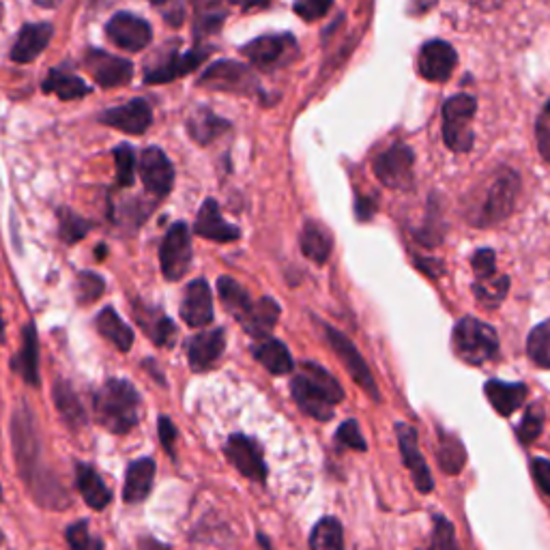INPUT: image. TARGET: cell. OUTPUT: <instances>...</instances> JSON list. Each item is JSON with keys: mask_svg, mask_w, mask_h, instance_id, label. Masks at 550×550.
Here are the masks:
<instances>
[{"mask_svg": "<svg viewBox=\"0 0 550 550\" xmlns=\"http://www.w3.org/2000/svg\"><path fill=\"white\" fill-rule=\"evenodd\" d=\"M93 228V224L89 220H84L78 213L69 211V209H61L59 211V235L65 243H76L80 239H84L89 235V230Z\"/></svg>", "mask_w": 550, "mask_h": 550, "instance_id": "b9f144b4", "label": "cell"}, {"mask_svg": "<svg viewBox=\"0 0 550 550\" xmlns=\"http://www.w3.org/2000/svg\"><path fill=\"white\" fill-rule=\"evenodd\" d=\"M256 361L263 368H267L271 374L275 376H282V374H288L293 370L295 361H293V355L291 351L286 349V344L275 340V338H267L260 344H256L252 349Z\"/></svg>", "mask_w": 550, "mask_h": 550, "instance_id": "1f68e13d", "label": "cell"}, {"mask_svg": "<svg viewBox=\"0 0 550 550\" xmlns=\"http://www.w3.org/2000/svg\"><path fill=\"white\" fill-rule=\"evenodd\" d=\"M136 546H138V550H172L168 544L153 538V535H140Z\"/></svg>", "mask_w": 550, "mask_h": 550, "instance_id": "11a10c76", "label": "cell"}, {"mask_svg": "<svg viewBox=\"0 0 550 550\" xmlns=\"http://www.w3.org/2000/svg\"><path fill=\"white\" fill-rule=\"evenodd\" d=\"M0 501H3V492H0Z\"/></svg>", "mask_w": 550, "mask_h": 550, "instance_id": "94428289", "label": "cell"}, {"mask_svg": "<svg viewBox=\"0 0 550 550\" xmlns=\"http://www.w3.org/2000/svg\"><path fill=\"white\" fill-rule=\"evenodd\" d=\"M52 33H54V26L50 22H35V24L22 26L18 39L11 48V61L20 65L33 63L37 56L48 48Z\"/></svg>", "mask_w": 550, "mask_h": 550, "instance_id": "603a6c76", "label": "cell"}, {"mask_svg": "<svg viewBox=\"0 0 550 550\" xmlns=\"http://www.w3.org/2000/svg\"><path fill=\"white\" fill-rule=\"evenodd\" d=\"M520 190V177L512 168H501L486 187L484 200H480L477 211L471 215L473 226H492L508 220L516 207Z\"/></svg>", "mask_w": 550, "mask_h": 550, "instance_id": "277c9868", "label": "cell"}, {"mask_svg": "<svg viewBox=\"0 0 550 550\" xmlns=\"http://www.w3.org/2000/svg\"><path fill=\"white\" fill-rule=\"evenodd\" d=\"M542 428H544V413H542L540 404H535V407L527 409L523 422H520V426H518V439L525 445H529L540 437Z\"/></svg>", "mask_w": 550, "mask_h": 550, "instance_id": "f6af8a7d", "label": "cell"}, {"mask_svg": "<svg viewBox=\"0 0 550 550\" xmlns=\"http://www.w3.org/2000/svg\"><path fill=\"white\" fill-rule=\"evenodd\" d=\"M159 265L168 282H177L192 267V235L185 222H175L159 248Z\"/></svg>", "mask_w": 550, "mask_h": 550, "instance_id": "ba28073f", "label": "cell"}, {"mask_svg": "<svg viewBox=\"0 0 550 550\" xmlns=\"http://www.w3.org/2000/svg\"><path fill=\"white\" fill-rule=\"evenodd\" d=\"M226 18V13L224 11H215V7L211 9V13H205V16H200L196 20V37H205L209 33H215V31H220V26Z\"/></svg>", "mask_w": 550, "mask_h": 550, "instance_id": "f5cc1de1", "label": "cell"}, {"mask_svg": "<svg viewBox=\"0 0 550 550\" xmlns=\"http://www.w3.org/2000/svg\"><path fill=\"white\" fill-rule=\"evenodd\" d=\"M428 550H456L454 527L447 518L434 516V533Z\"/></svg>", "mask_w": 550, "mask_h": 550, "instance_id": "bcb514c9", "label": "cell"}, {"mask_svg": "<svg viewBox=\"0 0 550 550\" xmlns=\"http://www.w3.org/2000/svg\"><path fill=\"white\" fill-rule=\"evenodd\" d=\"M198 86L235 95H252L258 91V80L248 65L237 61H217L198 78Z\"/></svg>", "mask_w": 550, "mask_h": 550, "instance_id": "9c48e42d", "label": "cell"}, {"mask_svg": "<svg viewBox=\"0 0 550 550\" xmlns=\"http://www.w3.org/2000/svg\"><path fill=\"white\" fill-rule=\"evenodd\" d=\"M155 460L153 458H138L125 471L123 484V501L127 505H140L149 499L153 482H155Z\"/></svg>", "mask_w": 550, "mask_h": 550, "instance_id": "cb8c5ba5", "label": "cell"}, {"mask_svg": "<svg viewBox=\"0 0 550 550\" xmlns=\"http://www.w3.org/2000/svg\"><path fill=\"white\" fill-rule=\"evenodd\" d=\"M334 250V241H331L329 230L323 228L318 222H308L303 226L301 233V252L310 258L316 265H325L327 258Z\"/></svg>", "mask_w": 550, "mask_h": 550, "instance_id": "e575fe53", "label": "cell"}, {"mask_svg": "<svg viewBox=\"0 0 550 550\" xmlns=\"http://www.w3.org/2000/svg\"><path fill=\"white\" fill-rule=\"evenodd\" d=\"M437 458H439L441 469L447 475H458L462 471V467H465V462H467V450H465V445H462L454 437V434L441 432V443H439Z\"/></svg>", "mask_w": 550, "mask_h": 550, "instance_id": "74e56055", "label": "cell"}, {"mask_svg": "<svg viewBox=\"0 0 550 550\" xmlns=\"http://www.w3.org/2000/svg\"><path fill=\"white\" fill-rule=\"evenodd\" d=\"M224 454L228 458L230 465H233L243 477H248L250 482L256 484H267V462L263 447H260L254 439L245 437V434H233L228 437Z\"/></svg>", "mask_w": 550, "mask_h": 550, "instance_id": "8fae6325", "label": "cell"}, {"mask_svg": "<svg viewBox=\"0 0 550 550\" xmlns=\"http://www.w3.org/2000/svg\"><path fill=\"white\" fill-rule=\"evenodd\" d=\"M258 542H260V546H263L265 550H271V544H269V538H265V535H263V533H258Z\"/></svg>", "mask_w": 550, "mask_h": 550, "instance_id": "6f0895ef", "label": "cell"}, {"mask_svg": "<svg viewBox=\"0 0 550 550\" xmlns=\"http://www.w3.org/2000/svg\"><path fill=\"white\" fill-rule=\"evenodd\" d=\"M325 329V336L331 344V349H334V353L340 357V361L344 364V368L349 370V374L353 376V381L364 389V392L379 402L381 400V392H379V385L374 383L372 379V372L368 368V364L364 361V357H361V353L355 349V344L346 338L342 331L329 327V325H323Z\"/></svg>", "mask_w": 550, "mask_h": 550, "instance_id": "7c38bea8", "label": "cell"}, {"mask_svg": "<svg viewBox=\"0 0 550 550\" xmlns=\"http://www.w3.org/2000/svg\"><path fill=\"white\" fill-rule=\"evenodd\" d=\"M101 125H108L112 129H119L129 136H140L147 132L153 123V110L147 99H132L125 106L108 108L99 114L97 119Z\"/></svg>", "mask_w": 550, "mask_h": 550, "instance_id": "5bb4252c", "label": "cell"}, {"mask_svg": "<svg viewBox=\"0 0 550 550\" xmlns=\"http://www.w3.org/2000/svg\"><path fill=\"white\" fill-rule=\"evenodd\" d=\"M454 351L467 364L482 366L499 355V338L488 323L467 316L454 329Z\"/></svg>", "mask_w": 550, "mask_h": 550, "instance_id": "5b68a950", "label": "cell"}, {"mask_svg": "<svg viewBox=\"0 0 550 550\" xmlns=\"http://www.w3.org/2000/svg\"><path fill=\"white\" fill-rule=\"evenodd\" d=\"M65 540L71 550H106L104 540L93 535L89 529V520H76L65 529Z\"/></svg>", "mask_w": 550, "mask_h": 550, "instance_id": "60d3db41", "label": "cell"}, {"mask_svg": "<svg viewBox=\"0 0 550 550\" xmlns=\"http://www.w3.org/2000/svg\"><path fill=\"white\" fill-rule=\"evenodd\" d=\"M76 486L80 490L84 503L95 512H104L112 501L110 488L106 486L104 480H101L97 469L86 465V462H76Z\"/></svg>", "mask_w": 550, "mask_h": 550, "instance_id": "d4e9b609", "label": "cell"}, {"mask_svg": "<svg viewBox=\"0 0 550 550\" xmlns=\"http://www.w3.org/2000/svg\"><path fill=\"white\" fill-rule=\"evenodd\" d=\"M106 35L117 48L127 52H140L151 43L153 31L147 20L134 16V13L121 11L106 24Z\"/></svg>", "mask_w": 550, "mask_h": 550, "instance_id": "4fadbf2b", "label": "cell"}, {"mask_svg": "<svg viewBox=\"0 0 550 550\" xmlns=\"http://www.w3.org/2000/svg\"><path fill=\"white\" fill-rule=\"evenodd\" d=\"M291 394L297 407L318 422H329L334 417L336 404L344 400L340 383L314 361H303L301 372L291 383Z\"/></svg>", "mask_w": 550, "mask_h": 550, "instance_id": "7a4b0ae2", "label": "cell"}, {"mask_svg": "<svg viewBox=\"0 0 550 550\" xmlns=\"http://www.w3.org/2000/svg\"><path fill=\"white\" fill-rule=\"evenodd\" d=\"M5 321H3V314H0V344H5Z\"/></svg>", "mask_w": 550, "mask_h": 550, "instance_id": "680465c9", "label": "cell"}, {"mask_svg": "<svg viewBox=\"0 0 550 550\" xmlns=\"http://www.w3.org/2000/svg\"><path fill=\"white\" fill-rule=\"evenodd\" d=\"M527 355L538 368L550 370V321L531 331L527 338Z\"/></svg>", "mask_w": 550, "mask_h": 550, "instance_id": "f35d334b", "label": "cell"}, {"mask_svg": "<svg viewBox=\"0 0 550 550\" xmlns=\"http://www.w3.org/2000/svg\"><path fill=\"white\" fill-rule=\"evenodd\" d=\"M413 164H415V153L407 147V144H394V147H389L374 159L372 168L376 179H379L385 187L407 192L415 183Z\"/></svg>", "mask_w": 550, "mask_h": 550, "instance_id": "30bf717a", "label": "cell"}, {"mask_svg": "<svg viewBox=\"0 0 550 550\" xmlns=\"http://www.w3.org/2000/svg\"><path fill=\"white\" fill-rule=\"evenodd\" d=\"M134 316L138 325L144 329V334H147L157 346H172L177 340V327L175 323L170 321L166 314L159 312L157 308H144L140 303H134Z\"/></svg>", "mask_w": 550, "mask_h": 550, "instance_id": "4316f807", "label": "cell"}, {"mask_svg": "<svg viewBox=\"0 0 550 550\" xmlns=\"http://www.w3.org/2000/svg\"><path fill=\"white\" fill-rule=\"evenodd\" d=\"M396 434H398V445H400L402 460H404V465H407V469L411 471V477H413L417 490L424 492V495H428V492H432V488H434V480H432L430 469L426 465L422 452H419L417 430L409 424L400 422L396 426Z\"/></svg>", "mask_w": 550, "mask_h": 550, "instance_id": "d6986e66", "label": "cell"}, {"mask_svg": "<svg viewBox=\"0 0 550 550\" xmlns=\"http://www.w3.org/2000/svg\"><path fill=\"white\" fill-rule=\"evenodd\" d=\"M114 166H117V185L132 187L136 181V151L129 144L114 149Z\"/></svg>", "mask_w": 550, "mask_h": 550, "instance_id": "7bdbcfd3", "label": "cell"}, {"mask_svg": "<svg viewBox=\"0 0 550 550\" xmlns=\"http://www.w3.org/2000/svg\"><path fill=\"white\" fill-rule=\"evenodd\" d=\"M157 428H159V441H162L164 450L168 452L170 458H175V443L179 439V432H177L175 424H172L168 417L162 415L157 419Z\"/></svg>", "mask_w": 550, "mask_h": 550, "instance_id": "f907efd6", "label": "cell"}, {"mask_svg": "<svg viewBox=\"0 0 550 550\" xmlns=\"http://www.w3.org/2000/svg\"><path fill=\"white\" fill-rule=\"evenodd\" d=\"M473 271H475V282H482V280H490L497 275V263H495V252L492 250H480L473 254Z\"/></svg>", "mask_w": 550, "mask_h": 550, "instance_id": "681fc988", "label": "cell"}, {"mask_svg": "<svg viewBox=\"0 0 550 550\" xmlns=\"http://www.w3.org/2000/svg\"><path fill=\"white\" fill-rule=\"evenodd\" d=\"M140 177L149 194L164 198L175 185V168L162 149L149 147L140 157Z\"/></svg>", "mask_w": 550, "mask_h": 550, "instance_id": "e0dca14e", "label": "cell"}, {"mask_svg": "<svg viewBox=\"0 0 550 550\" xmlns=\"http://www.w3.org/2000/svg\"><path fill=\"white\" fill-rule=\"evenodd\" d=\"M11 437L20 475L35 501L52 510H65V505H69V495L54 475L41 469V439L28 407L18 409L13 415Z\"/></svg>", "mask_w": 550, "mask_h": 550, "instance_id": "6da1fadb", "label": "cell"}, {"mask_svg": "<svg viewBox=\"0 0 550 550\" xmlns=\"http://www.w3.org/2000/svg\"><path fill=\"white\" fill-rule=\"evenodd\" d=\"M11 370L18 372L24 383L39 387V338L33 323L24 325L22 329V349L13 357Z\"/></svg>", "mask_w": 550, "mask_h": 550, "instance_id": "484cf974", "label": "cell"}, {"mask_svg": "<svg viewBox=\"0 0 550 550\" xmlns=\"http://www.w3.org/2000/svg\"><path fill=\"white\" fill-rule=\"evenodd\" d=\"M181 316L190 327H207L213 323V293L205 280L187 284L181 301Z\"/></svg>", "mask_w": 550, "mask_h": 550, "instance_id": "ffe728a7", "label": "cell"}, {"mask_svg": "<svg viewBox=\"0 0 550 550\" xmlns=\"http://www.w3.org/2000/svg\"><path fill=\"white\" fill-rule=\"evenodd\" d=\"M41 91L61 97L63 101H71V99L86 97L93 89L82 78L69 74V71H63L61 67H54L50 69L48 78L41 82Z\"/></svg>", "mask_w": 550, "mask_h": 550, "instance_id": "4dcf8cb0", "label": "cell"}, {"mask_svg": "<svg viewBox=\"0 0 550 550\" xmlns=\"http://www.w3.org/2000/svg\"><path fill=\"white\" fill-rule=\"evenodd\" d=\"M508 288H510V280L505 278V275H495V278L473 284L475 299L486 308H497L505 299V295H508Z\"/></svg>", "mask_w": 550, "mask_h": 550, "instance_id": "ab89813d", "label": "cell"}, {"mask_svg": "<svg viewBox=\"0 0 550 550\" xmlns=\"http://www.w3.org/2000/svg\"><path fill=\"white\" fill-rule=\"evenodd\" d=\"M217 295H220V301L226 308V312L233 314L239 323L250 314V310L254 306L250 293L245 291V288L237 280L228 278V275H222V278L217 280Z\"/></svg>", "mask_w": 550, "mask_h": 550, "instance_id": "836d02e7", "label": "cell"}, {"mask_svg": "<svg viewBox=\"0 0 550 550\" xmlns=\"http://www.w3.org/2000/svg\"><path fill=\"white\" fill-rule=\"evenodd\" d=\"M475 97L454 95L443 104V140L454 153H469L473 149V119Z\"/></svg>", "mask_w": 550, "mask_h": 550, "instance_id": "8992f818", "label": "cell"}, {"mask_svg": "<svg viewBox=\"0 0 550 550\" xmlns=\"http://www.w3.org/2000/svg\"><path fill=\"white\" fill-rule=\"evenodd\" d=\"M209 52L205 48H194L185 54L170 52L162 56L155 65H149L144 69V82L149 84H162V82H172L177 78H183L187 74H192L194 69H198L202 63L207 61Z\"/></svg>", "mask_w": 550, "mask_h": 550, "instance_id": "2e32d148", "label": "cell"}, {"mask_svg": "<svg viewBox=\"0 0 550 550\" xmlns=\"http://www.w3.org/2000/svg\"><path fill=\"white\" fill-rule=\"evenodd\" d=\"M104 288H106V282L99 273L82 271L78 275V303L80 306H89V303H93L101 297Z\"/></svg>", "mask_w": 550, "mask_h": 550, "instance_id": "ee69618b", "label": "cell"}, {"mask_svg": "<svg viewBox=\"0 0 550 550\" xmlns=\"http://www.w3.org/2000/svg\"><path fill=\"white\" fill-rule=\"evenodd\" d=\"M531 471H533V477H535V482H538L540 490L544 492V495L550 497V460L535 458L531 462Z\"/></svg>", "mask_w": 550, "mask_h": 550, "instance_id": "db71d44e", "label": "cell"}, {"mask_svg": "<svg viewBox=\"0 0 550 550\" xmlns=\"http://www.w3.org/2000/svg\"><path fill=\"white\" fill-rule=\"evenodd\" d=\"M3 544H5V533H3V529H0V546Z\"/></svg>", "mask_w": 550, "mask_h": 550, "instance_id": "91938a15", "label": "cell"}, {"mask_svg": "<svg viewBox=\"0 0 550 550\" xmlns=\"http://www.w3.org/2000/svg\"><path fill=\"white\" fill-rule=\"evenodd\" d=\"M310 550H344V529L336 516H325L312 527Z\"/></svg>", "mask_w": 550, "mask_h": 550, "instance_id": "8d00e7d4", "label": "cell"}, {"mask_svg": "<svg viewBox=\"0 0 550 550\" xmlns=\"http://www.w3.org/2000/svg\"><path fill=\"white\" fill-rule=\"evenodd\" d=\"M84 67L95 82L104 89H117V86L127 84L134 76V65L121 56H114L104 50H89L84 56Z\"/></svg>", "mask_w": 550, "mask_h": 550, "instance_id": "9a60e30c", "label": "cell"}, {"mask_svg": "<svg viewBox=\"0 0 550 550\" xmlns=\"http://www.w3.org/2000/svg\"><path fill=\"white\" fill-rule=\"evenodd\" d=\"M95 422L112 434H127L134 430L142 415V398L132 383L123 379H108L93 398Z\"/></svg>", "mask_w": 550, "mask_h": 550, "instance_id": "3957f363", "label": "cell"}, {"mask_svg": "<svg viewBox=\"0 0 550 550\" xmlns=\"http://www.w3.org/2000/svg\"><path fill=\"white\" fill-rule=\"evenodd\" d=\"M241 52L245 59L252 63V67L260 71H275L297 61L299 43L291 33L263 35L250 43H245Z\"/></svg>", "mask_w": 550, "mask_h": 550, "instance_id": "52a82bcc", "label": "cell"}, {"mask_svg": "<svg viewBox=\"0 0 550 550\" xmlns=\"http://www.w3.org/2000/svg\"><path fill=\"white\" fill-rule=\"evenodd\" d=\"M293 9L306 22H314L325 16V13L331 9V3H321V0H303V3H295Z\"/></svg>", "mask_w": 550, "mask_h": 550, "instance_id": "816d5d0a", "label": "cell"}, {"mask_svg": "<svg viewBox=\"0 0 550 550\" xmlns=\"http://www.w3.org/2000/svg\"><path fill=\"white\" fill-rule=\"evenodd\" d=\"M278 321H280V306L271 297H263L254 303L250 314L243 318L241 325L245 329V334H250L256 340H267L271 329Z\"/></svg>", "mask_w": 550, "mask_h": 550, "instance_id": "83f0119b", "label": "cell"}, {"mask_svg": "<svg viewBox=\"0 0 550 550\" xmlns=\"http://www.w3.org/2000/svg\"><path fill=\"white\" fill-rule=\"evenodd\" d=\"M166 18L172 26H179L183 22V7L181 5H172V11L166 9Z\"/></svg>", "mask_w": 550, "mask_h": 550, "instance_id": "9f6ffc18", "label": "cell"}, {"mask_svg": "<svg viewBox=\"0 0 550 550\" xmlns=\"http://www.w3.org/2000/svg\"><path fill=\"white\" fill-rule=\"evenodd\" d=\"M336 441L344 447H349V450H355V452H366L368 445H366V439L361 437V430L357 426L355 419H349V422H344L338 432H336Z\"/></svg>", "mask_w": 550, "mask_h": 550, "instance_id": "7dc6e473", "label": "cell"}, {"mask_svg": "<svg viewBox=\"0 0 550 550\" xmlns=\"http://www.w3.org/2000/svg\"><path fill=\"white\" fill-rule=\"evenodd\" d=\"M95 327L101 336H104L108 342H112L114 346H117V349L121 353H127L129 349H132V344H134V331L132 327H129L123 318L119 316V312L114 310V308H104L97 318H95Z\"/></svg>", "mask_w": 550, "mask_h": 550, "instance_id": "f546056e", "label": "cell"}, {"mask_svg": "<svg viewBox=\"0 0 550 550\" xmlns=\"http://www.w3.org/2000/svg\"><path fill=\"white\" fill-rule=\"evenodd\" d=\"M52 398L56 404V411L63 417V422L69 428H82L86 424V413L82 409V404L74 392V387H71L67 381L56 379L54 381V389H52Z\"/></svg>", "mask_w": 550, "mask_h": 550, "instance_id": "d6a6232c", "label": "cell"}, {"mask_svg": "<svg viewBox=\"0 0 550 550\" xmlns=\"http://www.w3.org/2000/svg\"><path fill=\"white\" fill-rule=\"evenodd\" d=\"M535 138H538V151L546 164H550V99L540 112L538 123H535Z\"/></svg>", "mask_w": 550, "mask_h": 550, "instance_id": "c3c4849f", "label": "cell"}, {"mask_svg": "<svg viewBox=\"0 0 550 550\" xmlns=\"http://www.w3.org/2000/svg\"><path fill=\"white\" fill-rule=\"evenodd\" d=\"M226 346V334L224 329H209V331H200L198 336H194L187 344V359H190V368L194 372H207L211 370L217 359L222 357Z\"/></svg>", "mask_w": 550, "mask_h": 550, "instance_id": "44dd1931", "label": "cell"}, {"mask_svg": "<svg viewBox=\"0 0 550 550\" xmlns=\"http://www.w3.org/2000/svg\"><path fill=\"white\" fill-rule=\"evenodd\" d=\"M486 396L499 415L510 417L516 413V409L523 407L527 398V387L523 383H503V381H488L486 383Z\"/></svg>", "mask_w": 550, "mask_h": 550, "instance_id": "f1b7e54d", "label": "cell"}, {"mask_svg": "<svg viewBox=\"0 0 550 550\" xmlns=\"http://www.w3.org/2000/svg\"><path fill=\"white\" fill-rule=\"evenodd\" d=\"M458 65V56L456 50L441 39L428 41L426 46L419 52L417 67L419 74H422L424 80L428 82H447L452 78L454 69Z\"/></svg>", "mask_w": 550, "mask_h": 550, "instance_id": "ac0fdd59", "label": "cell"}, {"mask_svg": "<svg viewBox=\"0 0 550 550\" xmlns=\"http://www.w3.org/2000/svg\"><path fill=\"white\" fill-rule=\"evenodd\" d=\"M230 123L222 117H217L211 110L200 108L192 114V119L187 121V132L198 144H209L211 140L220 138L224 132H228Z\"/></svg>", "mask_w": 550, "mask_h": 550, "instance_id": "d590c367", "label": "cell"}, {"mask_svg": "<svg viewBox=\"0 0 550 550\" xmlns=\"http://www.w3.org/2000/svg\"><path fill=\"white\" fill-rule=\"evenodd\" d=\"M194 233L202 239L217 241V243H230V241H237L241 237L239 228L224 220L220 213V205H217L213 198H207L205 202H202V207L196 217V224H194Z\"/></svg>", "mask_w": 550, "mask_h": 550, "instance_id": "7402d4cb", "label": "cell"}]
</instances>
